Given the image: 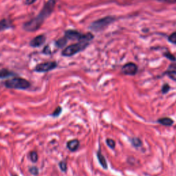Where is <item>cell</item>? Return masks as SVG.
<instances>
[{"label":"cell","mask_w":176,"mask_h":176,"mask_svg":"<svg viewBox=\"0 0 176 176\" xmlns=\"http://www.w3.org/2000/svg\"><path fill=\"white\" fill-rule=\"evenodd\" d=\"M55 5H56L55 0H48L45 4L38 15L24 24L23 28L25 31L27 32H34L39 30L45 20L53 12Z\"/></svg>","instance_id":"1"},{"label":"cell","mask_w":176,"mask_h":176,"mask_svg":"<svg viewBox=\"0 0 176 176\" xmlns=\"http://www.w3.org/2000/svg\"><path fill=\"white\" fill-rule=\"evenodd\" d=\"M4 85L8 89L27 90L31 87V83L23 78L15 77L5 81Z\"/></svg>","instance_id":"2"},{"label":"cell","mask_w":176,"mask_h":176,"mask_svg":"<svg viewBox=\"0 0 176 176\" xmlns=\"http://www.w3.org/2000/svg\"><path fill=\"white\" fill-rule=\"evenodd\" d=\"M89 46V41H82L77 44L70 45L63 50L61 54L64 57H72L79 52L83 51Z\"/></svg>","instance_id":"3"},{"label":"cell","mask_w":176,"mask_h":176,"mask_svg":"<svg viewBox=\"0 0 176 176\" xmlns=\"http://www.w3.org/2000/svg\"><path fill=\"white\" fill-rule=\"evenodd\" d=\"M65 37L67 39L78 40L79 41H90L94 38V35L92 33H90V32L87 34H84L77 31H74V30H68V31L65 32Z\"/></svg>","instance_id":"4"},{"label":"cell","mask_w":176,"mask_h":176,"mask_svg":"<svg viewBox=\"0 0 176 176\" xmlns=\"http://www.w3.org/2000/svg\"><path fill=\"white\" fill-rule=\"evenodd\" d=\"M116 18L114 17L107 16L103 17V18L100 19L99 20H96L93 22V23L90 25V28L93 31H101L105 29V28L107 27L110 24L115 21Z\"/></svg>","instance_id":"5"},{"label":"cell","mask_w":176,"mask_h":176,"mask_svg":"<svg viewBox=\"0 0 176 176\" xmlns=\"http://www.w3.org/2000/svg\"><path fill=\"white\" fill-rule=\"evenodd\" d=\"M57 67V64L55 61H48L38 64L35 67L34 71L37 72H47L54 70Z\"/></svg>","instance_id":"6"},{"label":"cell","mask_w":176,"mask_h":176,"mask_svg":"<svg viewBox=\"0 0 176 176\" xmlns=\"http://www.w3.org/2000/svg\"><path fill=\"white\" fill-rule=\"evenodd\" d=\"M121 72L123 74L128 76H134L138 72V66L134 63L129 62L125 64L121 68Z\"/></svg>","instance_id":"7"},{"label":"cell","mask_w":176,"mask_h":176,"mask_svg":"<svg viewBox=\"0 0 176 176\" xmlns=\"http://www.w3.org/2000/svg\"><path fill=\"white\" fill-rule=\"evenodd\" d=\"M46 37L44 34L38 35L30 42V46L33 47H38L42 46L46 42Z\"/></svg>","instance_id":"8"},{"label":"cell","mask_w":176,"mask_h":176,"mask_svg":"<svg viewBox=\"0 0 176 176\" xmlns=\"http://www.w3.org/2000/svg\"><path fill=\"white\" fill-rule=\"evenodd\" d=\"M80 142L77 139L71 140L67 142V148L71 152H76L79 149Z\"/></svg>","instance_id":"9"},{"label":"cell","mask_w":176,"mask_h":176,"mask_svg":"<svg viewBox=\"0 0 176 176\" xmlns=\"http://www.w3.org/2000/svg\"><path fill=\"white\" fill-rule=\"evenodd\" d=\"M157 122L159 123V124L164 125V126L166 127H170L172 126L174 123V120H173L172 119L168 117H163V118H160V119H158Z\"/></svg>","instance_id":"10"},{"label":"cell","mask_w":176,"mask_h":176,"mask_svg":"<svg viewBox=\"0 0 176 176\" xmlns=\"http://www.w3.org/2000/svg\"><path fill=\"white\" fill-rule=\"evenodd\" d=\"M12 27V25L11 22L9 21L8 19H2L0 21V32L4 31L6 30H8L9 28H11Z\"/></svg>","instance_id":"11"},{"label":"cell","mask_w":176,"mask_h":176,"mask_svg":"<svg viewBox=\"0 0 176 176\" xmlns=\"http://www.w3.org/2000/svg\"><path fill=\"white\" fill-rule=\"evenodd\" d=\"M96 155H97L98 160H99L100 165H101L103 168H105V169H107L108 167L107 162L106 161V159H105V158L104 157V155L102 154L101 152H100V151H99V152H97Z\"/></svg>","instance_id":"12"},{"label":"cell","mask_w":176,"mask_h":176,"mask_svg":"<svg viewBox=\"0 0 176 176\" xmlns=\"http://www.w3.org/2000/svg\"><path fill=\"white\" fill-rule=\"evenodd\" d=\"M15 74L14 72L10 71L7 69L0 70V79H5V78L14 76Z\"/></svg>","instance_id":"13"},{"label":"cell","mask_w":176,"mask_h":176,"mask_svg":"<svg viewBox=\"0 0 176 176\" xmlns=\"http://www.w3.org/2000/svg\"><path fill=\"white\" fill-rule=\"evenodd\" d=\"M130 142L133 145V147H134L135 148L140 147L142 145V141L141 139L138 137H133L130 138Z\"/></svg>","instance_id":"14"},{"label":"cell","mask_w":176,"mask_h":176,"mask_svg":"<svg viewBox=\"0 0 176 176\" xmlns=\"http://www.w3.org/2000/svg\"><path fill=\"white\" fill-rule=\"evenodd\" d=\"M165 74L170 78L171 79H172L174 81H176V70H167Z\"/></svg>","instance_id":"15"},{"label":"cell","mask_w":176,"mask_h":176,"mask_svg":"<svg viewBox=\"0 0 176 176\" xmlns=\"http://www.w3.org/2000/svg\"><path fill=\"white\" fill-rule=\"evenodd\" d=\"M29 156L30 159H31L32 162H36L38 160V153H37V152L32 151L29 153Z\"/></svg>","instance_id":"16"},{"label":"cell","mask_w":176,"mask_h":176,"mask_svg":"<svg viewBox=\"0 0 176 176\" xmlns=\"http://www.w3.org/2000/svg\"><path fill=\"white\" fill-rule=\"evenodd\" d=\"M106 143L108 145V147L109 148H111L112 149H114L116 147V142L113 139L111 138H107L106 140Z\"/></svg>","instance_id":"17"},{"label":"cell","mask_w":176,"mask_h":176,"mask_svg":"<svg viewBox=\"0 0 176 176\" xmlns=\"http://www.w3.org/2000/svg\"><path fill=\"white\" fill-rule=\"evenodd\" d=\"M171 89V87L169 86V85L168 83H165L162 85V89H161V92H162V94H167Z\"/></svg>","instance_id":"18"},{"label":"cell","mask_w":176,"mask_h":176,"mask_svg":"<svg viewBox=\"0 0 176 176\" xmlns=\"http://www.w3.org/2000/svg\"><path fill=\"white\" fill-rule=\"evenodd\" d=\"M67 43V39L64 37V38H61V39L58 40L57 41L56 44L57 46L59 47H62L64 46H65V44Z\"/></svg>","instance_id":"19"},{"label":"cell","mask_w":176,"mask_h":176,"mask_svg":"<svg viewBox=\"0 0 176 176\" xmlns=\"http://www.w3.org/2000/svg\"><path fill=\"white\" fill-rule=\"evenodd\" d=\"M59 165L60 168H61V170L63 172H66L67 167V163L65 162V161L61 160V162H59Z\"/></svg>","instance_id":"20"},{"label":"cell","mask_w":176,"mask_h":176,"mask_svg":"<svg viewBox=\"0 0 176 176\" xmlns=\"http://www.w3.org/2000/svg\"><path fill=\"white\" fill-rule=\"evenodd\" d=\"M168 41L172 43L173 44H176V32H174L168 36Z\"/></svg>","instance_id":"21"},{"label":"cell","mask_w":176,"mask_h":176,"mask_svg":"<svg viewBox=\"0 0 176 176\" xmlns=\"http://www.w3.org/2000/svg\"><path fill=\"white\" fill-rule=\"evenodd\" d=\"M62 112V108L59 106V107H57L56 109H55L54 111L53 112V113L52 114V116L53 117H57V116H59L60 115V114H61Z\"/></svg>","instance_id":"22"},{"label":"cell","mask_w":176,"mask_h":176,"mask_svg":"<svg viewBox=\"0 0 176 176\" xmlns=\"http://www.w3.org/2000/svg\"><path fill=\"white\" fill-rule=\"evenodd\" d=\"M164 56L166 58H167L168 59H169L170 61H176L175 57L173 56V55L171 53H170L169 52H165V53H164Z\"/></svg>","instance_id":"23"},{"label":"cell","mask_w":176,"mask_h":176,"mask_svg":"<svg viewBox=\"0 0 176 176\" xmlns=\"http://www.w3.org/2000/svg\"><path fill=\"white\" fill-rule=\"evenodd\" d=\"M30 173L33 175H37L39 174V169L36 167H32L29 168Z\"/></svg>","instance_id":"24"},{"label":"cell","mask_w":176,"mask_h":176,"mask_svg":"<svg viewBox=\"0 0 176 176\" xmlns=\"http://www.w3.org/2000/svg\"><path fill=\"white\" fill-rule=\"evenodd\" d=\"M158 1L160 2H164V3H168V4L176 3V0H158Z\"/></svg>","instance_id":"25"},{"label":"cell","mask_w":176,"mask_h":176,"mask_svg":"<svg viewBox=\"0 0 176 176\" xmlns=\"http://www.w3.org/2000/svg\"><path fill=\"white\" fill-rule=\"evenodd\" d=\"M36 1L37 0H26L25 4H26V5H31V4H34Z\"/></svg>","instance_id":"26"},{"label":"cell","mask_w":176,"mask_h":176,"mask_svg":"<svg viewBox=\"0 0 176 176\" xmlns=\"http://www.w3.org/2000/svg\"><path fill=\"white\" fill-rule=\"evenodd\" d=\"M12 176H18V175H13Z\"/></svg>","instance_id":"27"}]
</instances>
